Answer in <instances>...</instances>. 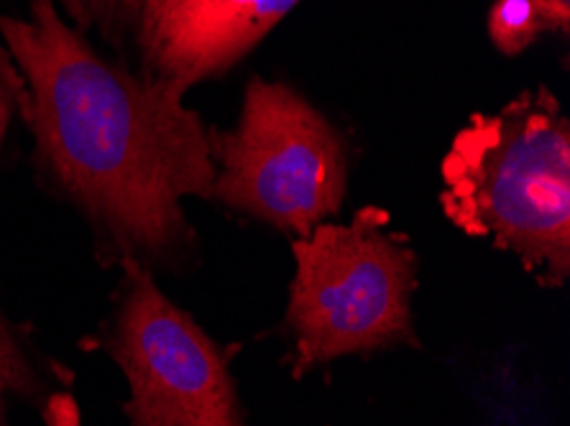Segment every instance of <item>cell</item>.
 I'll list each match as a JSON object with an SVG mask.
<instances>
[{
	"label": "cell",
	"instance_id": "3957f363",
	"mask_svg": "<svg viewBox=\"0 0 570 426\" xmlns=\"http://www.w3.org/2000/svg\"><path fill=\"white\" fill-rule=\"evenodd\" d=\"M292 254L287 325L295 376L345 355L414 343L417 256L382 207H361L348 225H317L292 240Z\"/></svg>",
	"mask_w": 570,
	"mask_h": 426
},
{
	"label": "cell",
	"instance_id": "277c9868",
	"mask_svg": "<svg viewBox=\"0 0 570 426\" xmlns=\"http://www.w3.org/2000/svg\"><path fill=\"white\" fill-rule=\"evenodd\" d=\"M213 199L276 230L305 238L341 212L348 146L295 87L254 77L238 123L210 128Z\"/></svg>",
	"mask_w": 570,
	"mask_h": 426
},
{
	"label": "cell",
	"instance_id": "52a82bcc",
	"mask_svg": "<svg viewBox=\"0 0 570 426\" xmlns=\"http://www.w3.org/2000/svg\"><path fill=\"white\" fill-rule=\"evenodd\" d=\"M49 390V376L41 373L37 358L21 337V329L11 325L0 307V426L6 424L8 408L13 404L39 406Z\"/></svg>",
	"mask_w": 570,
	"mask_h": 426
},
{
	"label": "cell",
	"instance_id": "8fae6325",
	"mask_svg": "<svg viewBox=\"0 0 570 426\" xmlns=\"http://www.w3.org/2000/svg\"><path fill=\"white\" fill-rule=\"evenodd\" d=\"M540 6L542 19H546L548 33H563L568 37L570 31V0H534Z\"/></svg>",
	"mask_w": 570,
	"mask_h": 426
},
{
	"label": "cell",
	"instance_id": "5b68a950",
	"mask_svg": "<svg viewBox=\"0 0 570 426\" xmlns=\"http://www.w3.org/2000/svg\"><path fill=\"white\" fill-rule=\"evenodd\" d=\"M114 317L100 345L128 384L131 426H244L228 355L164 297L151 271L124 260Z\"/></svg>",
	"mask_w": 570,
	"mask_h": 426
},
{
	"label": "cell",
	"instance_id": "ba28073f",
	"mask_svg": "<svg viewBox=\"0 0 570 426\" xmlns=\"http://www.w3.org/2000/svg\"><path fill=\"white\" fill-rule=\"evenodd\" d=\"M548 33L534 0H494L489 11V39L507 57L522 55Z\"/></svg>",
	"mask_w": 570,
	"mask_h": 426
},
{
	"label": "cell",
	"instance_id": "8992f818",
	"mask_svg": "<svg viewBox=\"0 0 570 426\" xmlns=\"http://www.w3.org/2000/svg\"><path fill=\"white\" fill-rule=\"evenodd\" d=\"M299 0H102L98 31L118 62L189 92L230 72Z\"/></svg>",
	"mask_w": 570,
	"mask_h": 426
},
{
	"label": "cell",
	"instance_id": "30bf717a",
	"mask_svg": "<svg viewBox=\"0 0 570 426\" xmlns=\"http://www.w3.org/2000/svg\"><path fill=\"white\" fill-rule=\"evenodd\" d=\"M59 11H65V19L88 37L98 29L102 16V0H57Z\"/></svg>",
	"mask_w": 570,
	"mask_h": 426
},
{
	"label": "cell",
	"instance_id": "6da1fadb",
	"mask_svg": "<svg viewBox=\"0 0 570 426\" xmlns=\"http://www.w3.org/2000/svg\"><path fill=\"white\" fill-rule=\"evenodd\" d=\"M0 37L23 77L37 177L88 220L102 264L183 258L195 240L185 199L215 187L210 128L187 92L100 55L57 0L0 13Z\"/></svg>",
	"mask_w": 570,
	"mask_h": 426
},
{
	"label": "cell",
	"instance_id": "7a4b0ae2",
	"mask_svg": "<svg viewBox=\"0 0 570 426\" xmlns=\"http://www.w3.org/2000/svg\"><path fill=\"white\" fill-rule=\"evenodd\" d=\"M440 205L471 238L520 258L540 284L570 276V120L546 85L473 112L448 149Z\"/></svg>",
	"mask_w": 570,
	"mask_h": 426
},
{
	"label": "cell",
	"instance_id": "9c48e42d",
	"mask_svg": "<svg viewBox=\"0 0 570 426\" xmlns=\"http://www.w3.org/2000/svg\"><path fill=\"white\" fill-rule=\"evenodd\" d=\"M23 77L16 67L11 51L0 47V146H3L13 118L21 116Z\"/></svg>",
	"mask_w": 570,
	"mask_h": 426
}]
</instances>
